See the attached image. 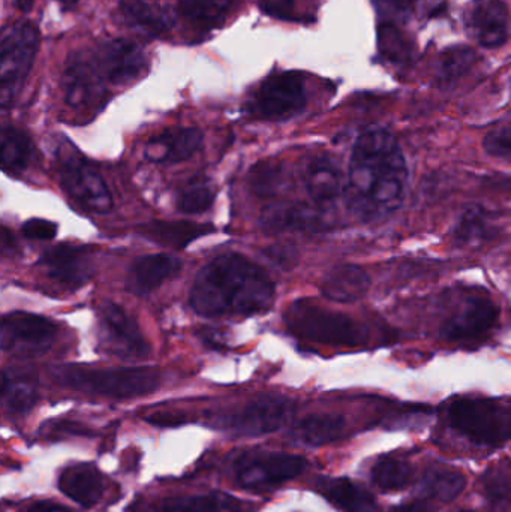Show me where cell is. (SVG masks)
Returning a JSON list of instances; mask_svg holds the SVG:
<instances>
[{"instance_id": "cell-5", "label": "cell", "mask_w": 511, "mask_h": 512, "mask_svg": "<svg viewBox=\"0 0 511 512\" xmlns=\"http://www.w3.org/2000/svg\"><path fill=\"white\" fill-rule=\"evenodd\" d=\"M449 420L456 432L477 445L498 447L511 439V408L494 400H456Z\"/></svg>"}, {"instance_id": "cell-8", "label": "cell", "mask_w": 511, "mask_h": 512, "mask_svg": "<svg viewBox=\"0 0 511 512\" xmlns=\"http://www.w3.org/2000/svg\"><path fill=\"white\" fill-rule=\"evenodd\" d=\"M98 337L102 349L125 361L144 360L150 346L137 321L113 301H105L98 312Z\"/></svg>"}, {"instance_id": "cell-2", "label": "cell", "mask_w": 511, "mask_h": 512, "mask_svg": "<svg viewBox=\"0 0 511 512\" xmlns=\"http://www.w3.org/2000/svg\"><path fill=\"white\" fill-rule=\"evenodd\" d=\"M275 300V285L245 256L221 255L198 271L189 303L206 318L248 316L264 312Z\"/></svg>"}, {"instance_id": "cell-32", "label": "cell", "mask_w": 511, "mask_h": 512, "mask_svg": "<svg viewBox=\"0 0 511 512\" xmlns=\"http://www.w3.org/2000/svg\"><path fill=\"white\" fill-rule=\"evenodd\" d=\"M467 486V478L455 469L432 468L423 475V495L440 502H452L464 492Z\"/></svg>"}, {"instance_id": "cell-38", "label": "cell", "mask_w": 511, "mask_h": 512, "mask_svg": "<svg viewBox=\"0 0 511 512\" xmlns=\"http://www.w3.org/2000/svg\"><path fill=\"white\" fill-rule=\"evenodd\" d=\"M476 53L470 48H452L441 56L440 75L443 80L453 81L465 74L473 66Z\"/></svg>"}, {"instance_id": "cell-18", "label": "cell", "mask_w": 511, "mask_h": 512, "mask_svg": "<svg viewBox=\"0 0 511 512\" xmlns=\"http://www.w3.org/2000/svg\"><path fill=\"white\" fill-rule=\"evenodd\" d=\"M203 146V134L195 128H174L153 137L144 156L156 164H179L192 158Z\"/></svg>"}, {"instance_id": "cell-16", "label": "cell", "mask_w": 511, "mask_h": 512, "mask_svg": "<svg viewBox=\"0 0 511 512\" xmlns=\"http://www.w3.org/2000/svg\"><path fill=\"white\" fill-rule=\"evenodd\" d=\"M99 69L113 84H126L140 77L146 69L143 50L129 39H113L99 50Z\"/></svg>"}, {"instance_id": "cell-21", "label": "cell", "mask_w": 511, "mask_h": 512, "mask_svg": "<svg viewBox=\"0 0 511 512\" xmlns=\"http://www.w3.org/2000/svg\"><path fill=\"white\" fill-rule=\"evenodd\" d=\"M59 489L81 507L90 508L104 495V478L95 466H68L60 474Z\"/></svg>"}, {"instance_id": "cell-7", "label": "cell", "mask_w": 511, "mask_h": 512, "mask_svg": "<svg viewBox=\"0 0 511 512\" xmlns=\"http://www.w3.org/2000/svg\"><path fill=\"white\" fill-rule=\"evenodd\" d=\"M56 337L57 325L35 313H6L0 324L2 351L18 358H36L47 354Z\"/></svg>"}, {"instance_id": "cell-39", "label": "cell", "mask_w": 511, "mask_h": 512, "mask_svg": "<svg viewBox=\"0 0 511 512\" xmlns=\"http://www.w3.org/2000/svg\"><path fill=\"white\" fill-rule=\"evenodd\" d=\"M488 231V219L479 209H474L468 210L462 216L461 222L456 228V236L462 242H476V240L485 239Z\"/></svg>"}, {"instance_id": "cell-13", "label": "cell", "mask_w": 511, "mask_h": 512, "mask_svg": "<svg viewBox=\"0 0 511 512\" xmlns=\"http://www.w3.org/2000/svg\"><path fill=\"white\" fill-rule=\"evenodd\" d=\"M497 304L482 294L468 295L441 325V337L449 342H471L488 336L498 322Z\"/></svg>"}, {"instance_id": "cell-4", "label": "cell", "mask_w": 511, "mask_h": 512, "mask_svg": "<svg viewBox=\"0 0 511 512\" xmlns=\"http://www.w3.org/2000/svg\"><path fill=\"white\" fill-rule=\"evenodd\" d=\"M284 321L294 336L324 345L357 348L369 339L368 327L362 322L308 300L294 301L285 310Z\"/></svg>"}, {"instance_id": "cell-23", "label": "cell", "mask_w": 511, "mask_h": 512, "mask_svg": "<svg viewBox=\"0 0 511 512\" xmlns=\"http://www.w3.org/2000/svg\"><path fill=\"white\" fill-rule=\"evenodd\" d=\"M317 490L342 512H372L377 507L374 496L348 478H321Z\"/></svg>"}, {"instance_id": "cell-37", "label": "cell", "mask_w": 511, "mask_h": 512, "mask_svg": "<svg viewBox=\"0 0 511 512\" xmlns=\"http://www.w3.org/2000/svg\"><path fill=\"white\" fill-rule=\"evenodd\" d=\"M215 203V191L207 183H194L177 198V209L186 215H200Z\"/></svg>"}, {"instance_id": "cell-42", "label": "cell", "mask_w": 511, "mask_h": 512, "mask_svg": "<svg viewBox=\"0 0 511 512\" xmlns=\"http://www.w3.org/2000/svg\"><path fill=\"white\" fill-rule=\"evenodd\" d=\"M381 17L386 18L384 23H395L410 14L414 0H374Z\"/></svg>"}, {"instance_id": "cell-35", "label": "cell", "mask_w": 511, "mask_h": 512, "mask_svg": "<svg viewBox=\"0 0 511 512\" xmlns=\"http://www.w3.org/2000/svg\"><path fill=\"white\" fill-rule=\"evenodd\" d=\"M486 498L501 507L511 501V466L494 465L483 477Z\"/></svg>"}, {"instance_id": "cell-40", "label": "cell", "mask_w": 511, "mask_h": 512, "mask_svg": "<svg viewBox=\"0 0 511 512\" xmlns=\"http://www.w3.org/2000/svg\"><path fill=\"white\" fill-rule=\"evenodd\" d=\"M485 150L492 158L511 162V120L486 135Z\"/></svg>"}, {"instance_id": "cell-31", "label": "cell", "mask_w": 511, "mask_h": 512, "mask_svg": "<svg viewBox=\"0 0 511 512\" xmlns=\"http://www.w3.org/2000/svg\"><path fill=\"white\" fill-rule=\"evenodd\" d=\"M120 11L129 26L152 38H159L170 30V20L146 0H120Z\"/></svg>"}, {"instance_id": "cell-19", "label": "cell", "mask_w": 511, "mask_h": 512, "mask_svg": "<svg viewBox=\"0 0 511 512\" xmlns=\"http://www.w3.org/2000/svg\"><path fill=\"white\" fill-rule=\"evenodd\" d=\"M260 224L269 233L321 231L326 230L327 219L323 213L305 204L275 203L263 210Z\"/></svg>"}, {"instance_id": "cell-14", "label": "cell", "mask_w": 511, "mask_h": 512, "mask_svg": "<svg viewBox=\"0 0 511 512\" xmlns=\"http://www.w3.org/2000/svg\"><path fill=\"white\" fill-rule=\"evenodd\" d=\"M465 26L483 47H501L510 35L509 8L503 0H474L465 11Z\"/></svg>"}, {"instance_id": "cell-27", "label": "cell", "mask_w": 511, "mask_h": 512, "mask_svg": "<svg viewBox=\"0 0 511 512\" xmlns=\"http://www.w3.org/2000/svg\"><path fill=\"white\" fill-rule=\"evenodd\" d=\"M345 432V420L336 414H315L303 418L296 429L294 436L297 441L309 447H321L332 444L342 438Z\"/></svg>"}, {"instance_id": "cell-12", "label": "cell", "mask_w": 511, "mask_h": 512, "mask_svg": "<svg viewBox=\"0 0 511 512\" xmlns=\"http://www.w3.org/2000/svg\"><path fill=\"white\" fill-rule=\"evenodd\" d=\"M294 403L278 394H266L249 402L230 417L221 418L219 423L228 432L239 436L269 435L281 429L293 415Z\"/></svg>"}, {"instance_id": "cell-3", "label": "cell", "mask_w": 511, "mask_h": 512, "mask_svg": "<svg viewBox=\"0 0 511 512\" xmlns=\"http://www.w3.org/2000/svg\"><path fill=\"white\" fill-rule=\"evenodd\" d=\"M51 379L60 387L81 393L111 399H132L158 390L161 376L149 367H120V369H92V367L54 366Z\"/></svg>"}, {"instance_id": "cell-20", "label": "cell", "mask_w": 511, "mask_h": 512, "mask_svg": "<svg viewBox=\"0 0 511 512\" xmlns=\"http://www.w3.org/2000/svg\"><path fill=\"white\" fill-rule=\"evenodd\" d=\"M371 288V277L359 265L342 264L327 271L321 292L335 303H354L365 297Z\"/></svg>"}, {"instance_id": "cell-33", "label": "cell", "mask_w": 511, "mask_h": 512, "mask_svg": "<svg viewBox=\"0 0 511 512\" xmlns=\"http://www.w3.org/2000/svg\"><path fill=\"white\" fill-rule=\"evenodd\" d=\"M372 481L383 492H398L410 486L413 469L396 457H381L372 468Z\"/></svg>"}, {"instance_id": "cell-45", "label": "cell", "mask_w": 511, "mask_h": 512, "mask_svg": "<svg viewBox=\"0 0 511 512\" xmlns=\"http://www.w3.org/2000/svg\"><path fill=\"white\" fill-rule=\"evenodd\" d=\"M147 423L158 427H179L188 423V418L183 414H174V412H158L146 418Z\"/></svg>"}, {"instance_id": "cell-24", "label": "cell", "mask_w": 511, "mask_h": 512, "mask_svg": "<svg viewBox=\"0 0 511 512\" xmlns=\"http://www.w3.org/2000/svg\"><path fill=\"white\" fill-rule=\"evenodd\" d=\"M38 400V382L26 370L6 369L2 373V405L9 414H27Z\"/></svg>"}, {"instance_id": "cell-22", "label": "cell", "mask_w": 511, "mask_h": 512, "mask_svg": "<svg viewBox=\"0 0 511 512\" xmlns=\"http://www.w3.org/2000/svg\"><path fill=\"white\" fill-rule=\"evenodd\" d=\"M213 225L188 221H152L137 228V233L150 242L170 248L183 249L200 237L212 234Z\"/></svg>"}, {"instance_id": "cell-44", "label": "cell", "mask_w": 511, "mask_h": 512, "mask_svg": "<svg viewBox=\"0 0 511 512\" xmlns=\"http://www.w3.org/2000/svg\"><path fill=\"white\" fill-rule=\"evenodd\" d=\"M264 255L269 259L272 264L278 265V267H291L293 262L296 261L297 254L293 249L288 246H270L264 251Z\"/></svg>"}, {"instance_id": "cell-10", "label": "cell", "mask_w": 511, "mask_h": 512, "mask_svg": "<svg viewBox=\"0 0 511 512\" xmlns=\"http://www.w3.org/2000/svg\"><path fill=\"white\" fill-rule=\"evenodd\" d=\"M308 468L303 457L285 453H248L236 465L237 483L243 489H272L299 477Z\"/></svg>"}, {"instance_id": "cell-46", "label": "cell", "mask_w": 511, "mask_h": 512, "mask_svg": "<svg viewBox=\"0 0 511 512\" xmlns=\"http://www.w3.org/2000/svg\"><path fill=\"white\" fill-rule=\"evenodd\" d=\"M0 243H2V254L5 256L14 255V252L17 251V243H15L11 231L6 227L2 228V239H0Z\"/></svg>"}, {"instance_id": "cell-48", "label": "cell", "mask_w": 511, "mask_h": 512, "mask_svg": "<svg viewBox=\"0 0 511 512\" xmlns=\"http://www.w3.org/2000/svg\"><path fill=\"white\" fill-rule=\"evenodd\" d=\"M390 512H429V510L422 504H407L402 505V507L395 508V510Z\"/></svg>"}, {"instance_id": "cell-47", "label": "cell", "mask_w": 511, "mask_h": 512, "mask_svg": "<svg viewBox=\"0 0 511 512\" xmlns=\"http://www.w3.org/2000/svg\"><path fill=\"white\" fill-rule=\"evenodd\" d=\"M29 512H71L62 505L53 504V502H36L29 508Z\"/></svg>"}, {"instance_id": "cell-6", "label": "cell", "mask_w": 511, "mask_h": 512, "mask_svg": "<svg viewBox=\"0 0 511 512\" xmlns=\"http://www.w3.org/2000/svg\"><path fill=\"white\" fill-rule=\"evenodd\" d=\"M38 30L18 23L3 32L0 53V101L8 108L17 98L38 53Z\"/></svg>"}, {"instance_id": "cell-28", "label": "cell", "mask_w": 511, "mask_h": 512, "mask_svg": "<svg viewBox=\"0 0 511 512\" xmlns=\"http://www.w3.org/2000/svg\"><path fill=\"white\" fill-rule=\"evenodd\" d=\"M236 5L237 0H182L180 14L195 29L212 30L225 23Z\"/></svg>"}, {"instance_id": "cell-43", "label": "cell", "mask_w": 511, "mask_h": 512, "mask_svg": "<svg viewBox=\"0 0 511 512\" xmlns=\"http://www.w3.org/2000/svg\"><path fill=\"white\" fill-rule=\"evenodd\" d=\"M263 12L279 20H293L294 0H261Z\"/></svg>"}, {"instance_id": "cell-30", "label": "cell", "mask_w": 511, "mask_h": 512, "mask_svg": "<svg viewBox=\"0 0 511 512\" xmlns=\"http://www.w3.org/2000/svg\"><path fill=\"white\" fill-rule=\"evenodd\" d=\"M35 150L32 140L21 129L5 126L2 131V168L8 174H20L32 162Z\"/></svg>"}, {"instance_id": "cell-50", "label": "cell", "mask_w": 511, "mask_h": 512, "mask_svg": "<svg viewBox=\"0 0 511 512\" xmlns=\"http://www.w3.org/2000/svg\"><path fill=\"white\" fill-rule=\"evenodd\" d=\"M57 2L62 5V8L65 9V11H69V9L75 8L80 0H57Z\"/></svg>"}, {"instance_id": "cell-49", "label": "cell", "mask_w": 511, "mask_h": 512, "mask_svg": "<svg viewBox=\"0 0 511 512\" xmlns=\"http://www.w3.org/2000/svg\"><path fill=\"white\" fill-rule=\"evenodd\" d=\"M33 2L35 0H15V5L17 8H20L23 12H29L32 9Z\"/></svg>"}, {"instance_id": "cell-1", "label": "cell", "mask_w": 511, "mask_h": 512, "mask_svg": "<svg viewBox=\"0 0 511 512\" xmlns=\"http://www.w3.org/2000/svg\"><path fill=\"white\" fill-rule=\"evenodd\" d=\"M408 168L398 140L386 129L357 138L348 171V204L363 221H377L404 201Z\"/></svg>"}, {"instance_id": "cell-25", "label": "cell", "mask_w": 511, "mask_h": 512, "mask_svg": "<svg viewBox=\"0 0 511 512\" xmlns=\"http://www.w3.org/2000/svg\"><path fill=\"white\" fill-rule=\"evenodd\" d=\"M63 87H65L66 101L72 107L89 104L102 93L101 83H99L95 69L87 60L78 56L69 60L65 78H63Z\"/></svg>"}, {"instance_id": "cell-41", "label": "cell", "mask_w": 511, "mask_h": 512, "mask_svg": "<svg viewBox=\"0 0 511 512\" xmlns=\"http://www.w3.org/2000/svg\"><path fill=\"white\" fill-rule=\"evenodd\" d=\"M21 233L27 240L33 242H48L53 240L57 234V224L47 219H29L21 227Z\"/></svg>"}, {"instance_id": "cell-36", "label": "cell", "mask_w": 511, "mask_h": 512, "mask_svg": "<svg viewBox=\"0 0 511 512\" xmlns=\"http://www.w3.org/2000/svg\"><path fill=\"white\" fill-rule=\"evenodd\" d=\"M284 186V171L278 162H261L251 171L252 191L261 197L278 194Z\"/></svg>"}, {"instance_id": "cell-11", "label": "cell", "mask_w": 511, "mask_h": 512, "mask_svg": "<svg viewBox=\"0 0 511 512\" xmlns=\"http://www.w3.org/2000/svg\"><path fill=\"white\" fill-rule=\"evenodd\" d=\"M306 105V90L299 72H279L270 75L258 90L252 113L264 120L291 119Z\"/></svg>"}, {"instance_id": "cell-29", "label": "cell", "mask_w": 511, "mask_h": 512, "mask_svg": "<svg viewBox=\"0 0 511 512\" xmlns=\"http://www.w3.org/2000/svg\"><path fill=\"white\" fill-rule=\"evenodd\" d=\"M158 512H243V505L227 493L213 492L167 499Z\"/></svg>"}, {"instance_id": "cell-26", "label": "cell", "mask_w": 511, "mask_h": 512, "mask_svg": "<svg viewBox=\"0 0 511 512\" xmlns=\"http://www.w3.org/2000/svg\"><path fill=\"white\" fill-rule=\"evenodd\" d=\"M305 182L309 197L317 204L333 203L344 192L341 170L327 158H317L309 164Z\"/></svg>"}, {"instance_id": "cell-9", "label": "cell", "mask_w": 511, "mask_h": 512, "mask_svg": "<svg viewBox=\"0 0 511 512\" xmlns=\"http://www.w3.org/2000/svg\"><path fill=\"white\" fill-rule=\"evenodd\" d=\"M60 182L69 197L89 212L107 215L113 209L107 183L75 150H66L60 159Z\"/></svg>"}, {"instance_id": "cell-15", "label": "cell", "mask_w": 511, "mask_h": 512, "mask_svg": "<svg viewBox=\"0 0 511 512\" xmlns=\"http://www.w3.org/2000/svg\"><path fill=\"white\" fill-rule=\"evenodd\" d=\"M38 264L50 279L69 289L80 288L93 274L92 256L83 246L60 245L48 249Z\"/></svg>"}, {"instance_id": "cell-34", "label": "cell", "mask_w": 511, "mask_h": 512, "mask_svg": "<svg viewBox=\"0 0 511 512\" xmlns=\"http://www.w3.org/2000/svg\"><path fill=\"white\" fill-rule=\"evenodd\" d=\"M378 47L390 62L407 63L413 59V45L395 23H383L378 29Z\"/></svg>"}, {"instance_id": "cell-17", "label": "cell", "mask_w": 511, "mask_h": 512, "mask_svg": "<svg viewBox=\"0 0 511 512\" xmlns=\"http://www.w3.org/2000/svg\"><path fill=\"white\" fill-rule=\"evenodd\" d=\"M182 271V261L177 256L153 254L140 256L131 265L126 277V288L135 295H147L174 279Z\"/></svg>"}]
</instances>
